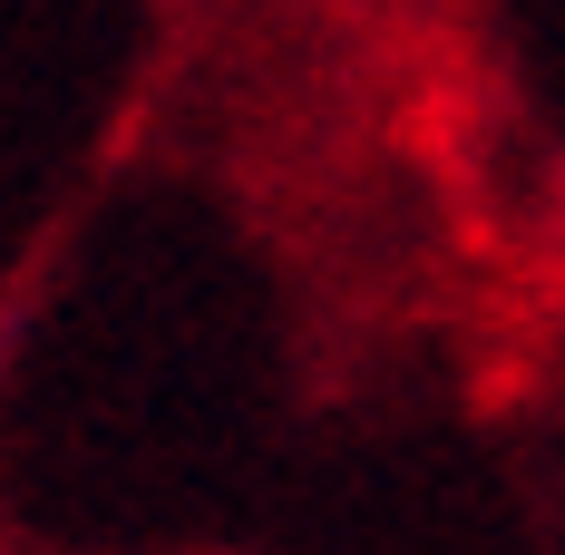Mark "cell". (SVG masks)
Here are the masks:
<instances>
[{"instance_id": "1", "label": "cell", "mask_w": 565, "mask_h": 555, "mask_svg": "<svg viewBox=\"0 0 565 555\" xmlns=\"http://www.w3.org/2000/svg\"><path fill=\"white\" fill-rule=\"evenodd\" d=\"M556 224H565V167H556Z\"/></svg>"}]
</instances>
